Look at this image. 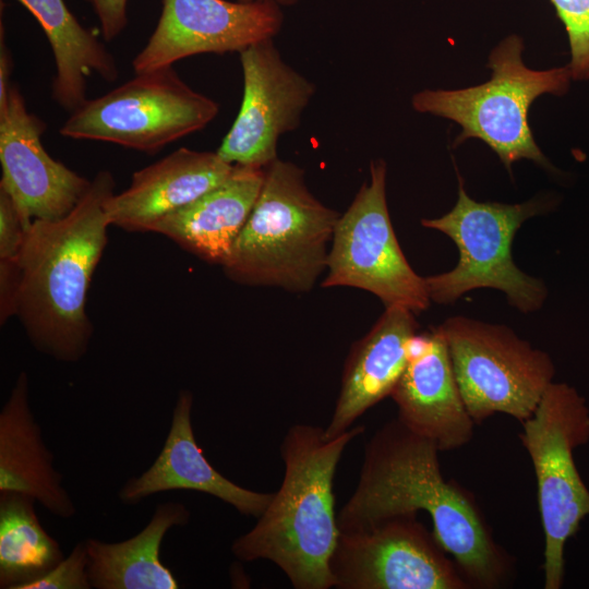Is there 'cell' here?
Instances as JSON below:
<instances>
[{
    "mask_svg": "<svg viewBox=\"0 0 589 589\" xmlns=\"http://www.w3.org/2000/svg\"><path fill=\"white\" fill-rule=\"evenodd\" d=\"M438 452L434 442L398 418L385 423L365 446L357 488L337 515L338 528L359 529L424 510L470 588L503 587L512 560L494 541L471 494L444 479Z\"/></svg>",
    "mask_w": 589,
    "mask_h": 589,
    "instance_id": "obj_1",
    "label": "cell"
},
{
    "mask_svg": "<svg viewBox=\"0 0 589 589\" xmlns=\"http://www.w3.org/2000/svg\"><path fill=\"white\" fill-rule=\"evenodd\" d=\"M113 189L111 172L100 170L67 216L25 230L16 315L35 348L60 361L80 360L93 335L86 296L107 243Z\"/></svg>",
    "mask_w": 589,
    "mask_h": 589,
    "instance_id": "obj_2",
    "label": "cell"
},
{
    "mask_svg": "<svg viewBox=\"0 0 589 589\" xmlns=\"http://www.w3.org/2000/svg\"><path fill=\"white\" fill-rule=\"evenodd\" d=\"M363 432L356 425L327 437L321 426L289 428L280 446L281 485L256 525L233 541L232 553L245 562L272 561L297 589L334 587L329 562L339 528L333 480L345 448Z\"/></svg>",
    "mask_w": 589,
    "mask_h": 589,
    "instance_id": "obj_3",
    "label": "cell"
},
{
    "mask_svg": "<svg viewBox=\"0 0 589 589\" xmlns=\"http://www.w3.org/2000/svg\"><path fill=\"white\" fill-rule=\"evenodd\" d=\"M339 216L310 192L300 167L277 158L221 267L241 285L308 292L326 271Z\"/></svg>",
    "mask_w": 589,
    "mask_h": 589,
    "instance_id": "obj_4",
    "label": "cell"
},
{
    "mask_svg": "<svg viewBox=\"0 0 589 589\" xmlns=\"http://www.w3.org/2000/svg\"><path fill=\"white\" fill-rule=\"evenodd\" d=\"M524 41L517 35L503 39L490 53L491 79L461 89H425L413 95L416 111L456 122L461 128L454 146L468 139L484 142L507 171L520 159L546 169L550 161L537 145L528 122L529 109L541 95H562L572 79L568 65L538 71L522 60Z\"/></svg>",
    "mask_w": 589,
    "mask_h": 589,
    "instance_id": "obj_5",
    "label": "cell"
},
{
    "mask_svg": "<svg viewBox=\"0 0 589 589\" xmlns=\"http://www.w3.org/2000/svg\"><path fill=\"white\" fill-rule=\"evenodd\" d=\"M542 199L519 204L477 202L459 178L454 207L438 218L421 225L448 236L456 244L457 265L445 273L425 277L431 301L455 302L467 291L493 288L503 291L520 312L539 310L548 294L543 281L524 273L514 263L512 244L517 230L529 218L548 209Z\"/></svg>",
    "mask_w": 589,
    "mask_h": 589,
    "instance_id": "obj_6",
    "label": "cell"
},
{
    "mask_svg": "<svg viewBox=\"0 0 589 589\" xmlns=\"http://www.w3.org/2000/svg\"><path fill=\"white\" fill-rule=\"evenodd\" d=\"M519 438L534 469L544 533V588L560 589L564 550L589 516V490L576 468L574 450L589 441V409L566 383H551Z\"/></svg>",
    "mask_w": 589,
    "mask_h": 589,
    "instance_id": "obj_7",
    "label": "cell"
},
{
    "mask_svg": "<svg viewBox=\"0 0 589 589\" xmlns=\"http://www.w3.org/2000/svg\"><path fill=\"white\" fill-rule=\"evenodd\" d=\"M219 111L172 67L135 73L110 92L87 99L59 132L73 140L112 143L147 154L204 129Z\"/></svg>",
    "mask_w": 589,
    "mask_h": 589,
    "instance_id": "obj_8",
    "label": "cell"
},
{
    "mask_svg": "<svg viewBox=\"0 0 589 589\" xmlns=\"http://www.w3.org/2000/svg\"><path fill=\"white\" fill-rule=\"evenodd\" d=\"M438 328L476 424L497 412L520 423L533 413L555 372L546 352L505 325L454 316Z\"/></svg>",
    "mask_w": 589,
    "mask_h": 589,
    "instance_id": "obj_9",
    "label": "cell"
},
{
    "mask_svg": "<svg viewBox=\"0 0 589 589\" xmlns=\"http://www.w3.org/2000/svg\"><path fill=\"white\" fill-rule=\"evenodd\" d=\"M322 287H353L375 294L385 308L400 305L416 315L431 303L425 277L408 263L396 238L386 202V164L370 165L348 209L339 216Z\"/></svg>",
    "mask_w": 589,
    "mask_h": 589,
    "instance_id": "obj_10",
    "label": "cell"
},
{
    "mask_svg": "<svg viewBox=\"0 0 589 589\" xmlns=\"http://www.w3.org/2000/svg\"><path fill=\"white\" fill-rule=\"evenodd\" d=\"M329 568L334 587L339 589L470 588L417 514L339 530Z\"/></svg>",
    "mask_w": 589,
    "mask_h": 589,
    "instance_id": "obj_11",
    "label": "cell"
},
{
    "mask_svg": "<svg viewBox=\"0 0 589 589\" xmlns=\"http://www.w3.org/2000/svg\"><path fill=\"white\" fill-rule=\"evenodd\" d=\"M239 53L242 104L217 153L231 165L266 168L277 159L280 135L299 125L315 87L281 59L273 39Z\"/></svg>",
    "mask_w": 589,
    "mask_h": 589,
    "instance_id": "obj_12",
    "label": "cell"
},
{
    "mask_svg": "<svg viewBox=\"0 0 589 589\" xmlns=\"http://www.w3.org/2000/svg\"><path fill=\"white\" fill-rule=\"evenodd\" d=\"M283 21L279 4L272 1L163 0L157 25L132 67L140 73L195 55L241 52L273 39Z\"/></svg>",
    "mask_w": 589,
    "mask_h": 589,
    "instance_id": "obj_13",
    "label": "cell"
},
{
    "mask_svg": "<svg viewBox=\"0 0 589 589\" xmlns=\"http://www.w3.org/2000/svg\"><path fill=\"white\" fill-rule=\"evenodd\" d=\"M46 123L27 109L11 85L0 106V189L13 201L25 229L36 219L67 216L88 191V180L53 159L44 148Z\"/></svg>",
    "mask_w": 589,
    "mask_h": 589,
    "instance_id": "obj_14",
    "label": "cell"
},
{
    "mask_svg": "<svg viewBox=\"0 0 589 589\" xmlns=\"http://www.w3.org/2000/svg\"><path fill=\"white\" fill-rule=\"evenodd\" d=\"M407 364L390 397L398 419L440 450L462 447L473 436L470 417L457 385L446 340L438 328L417 333L407 346Z\"/></svg>",
    "mask_w": 589,
    "mask_h": 589,
    "instance_id": "obj_15",
    "label": "cell"
},
{
    "mask_svg": "<svg viewBox=\"0 0 589 589\" xmlns=\"http://www.w3.org/2000/svg\"><path fill=\"white\" fill-rule=\"evenodd\" d=\"M192 405V393L181 390L158 457L140 477L125 482L119 492L120 500L134 505L155 493L191 490L213 495L242 515L260 517L271 503L273 493L242 488L225 478L208 462L194 437Z\"/></svg>",
    "mask_w": 589,
    "mask_h": 589,
    "instance_id": "obj_16",
    "label": "cell"
},
{
    "mask_svg": "<svg viewBox=\"0 0 589 589\" xmlns=\"http://www.w3.org/2000/svg\"><path fill=\"white\" fill-rule=\"evenodd\" d=\"M233 165L217 152L185 147L133 173L131 184L106 202L110 225L149 231L163 217L184 207L221 183Z\"/></svg>",
    "mask_w": 589,
    "mask_h": 589,
    "instance_id": "obj_17",
    "label": "cell"
},
{
    "mask_svg": "<svg viewBox=\"0 0 589 589\" xmlns=\"http://www.w3.org/2000/svg\"><path fill=\"white\" fill-rule=\"evenodd\" d=\"M418 328L412 311L393 305L353 344L332 419L324 429L327 437L346 432L369 408L390 396L408 361V341Z\"/></svg>",
    "mask_w": 589,
    "mask_h": 589,
    "instance_id": "obj_18",
    "label": "cell"
},
{
    "mask_svg": "<svg viewBox=\"0 0 589 589\" xmlns=\"http://www.w3.org/2000/svg\"><path fill=\"white\" fill-rule=\"evenodd\" d=\"M265 168L233 165L231 173L184 207L156 221L160 233L201 260L221 265L260 195Z\"/></svg>",
    "mask_w": 589,
    "mask_h": 589,
    "instance_id": "obj_19",
    "label": "cell"
},
{
    "mask_svg": "<svg viewBox=\"0 0 589 589\" xmlns=\"http://www.w3.org/2000/svg\"><path fill=\"white\" fill-rule=\"evenodd\" d=\"M52 458L29 408L28 380L22 372L0 412V493L25 494L58 517L74 516Z\"/></svg>",
    "mask_w": 589,
    "mask_h": 589,
    "instance_id": "obj_20",
    "label": "cell"
},
{
    "mask_svg": "<svg viewBox=\"0 0 589 589\" xmlns=\"http://www.w3.org/2000/svg\"><path fill=\"white\" fill-rule=\"evenodd\" d=\"M43 28L55 59L53 100L70 113L86 100L87 77L96 73L113 82L119 70L113 56L96 34L84 27L64 0H16Z\"/></svg>",
    "mask_w": 589,
    "mask_h": 589,
    "instance_id": "obj_21",
    "label": "cell"
},
{
    "mask_svg": "<svg viewBox=\"0 0 589 589\" xmlns=\"http://www.w3.org/2000/svg\"><path fill=\"white\" fill-rule=\"evenodd\" d=\"M189 519L183 504L167 502L157 505L146 527L128 540H86L92 588L178 589L173 574L161 563L160 545L168 530L187 525Z\"/></svg>",
    "mask_w": 589,
    "mask_h": 589,
    "instance_id": "obj_22",
    "label": "cell"
},
{
    "mask_svg": "<svg viewBox=\"0 0 589 589\" xmlns=\"http://www.w3.org/2000/svg\"><path fill=\"white\" fill-rule=\"evenodd\" d=\"M32 496L0 493V588L22 589L53 568L63 554L40 525Z\"/></svg>",
    "mask_w": 589,
    "mask_h": 589,
    "instance_id": "obj_23",
    "label": "cell"
},
{
    "mask_svg": "<svg viewBox=\"0 0 589 589\" xmlns=\"http://www.w3.org/2000/svg\"><path fill=\"white\" fill-rule=\"evenodd\" d=\"M563 22L569 43L567 64L573 80L589 79V0H550Z\"/></svg>",
    "mask_w": 589,
    "mask_h": 589,
    "instance_id": "obj_24",
    "label": "cell"
},
{
    "mask_svg": "<svg viewBox=\"0 0 589 589\" xmlns=\"http://www.w3.org/2000/svg\"><path fill=\"white\" fill-rule=\"evenodd\" d=\"M88 554L84 542H79L41 578L26 584L22 589H89Z\"/></svg>",
    "mask_w": 589,
    "mask_h": 589,
    "instance_id": "obj_25",
    "label": "cell"
},
{
    "mask_svg": "<svg viewBox=\"0 0 589 589\" xmlns=\"http://www.w3.org/2000/svg\"><path fill=\"white\" fill-rule=\"evenodd\" d=\"M25 230L13 201L0 189V261H19Z\"/></svg>",
    "mask_w": 589,
    "mask_h": 589,
    "instance_id": "obj_26",
    "label": "cell"
},
{
    "mask_svg": "<svg viewBox=\"0 0 589 589\" xmlns=\"http://www.w3.org/2000/svg\"><path fill=\"white\" fill-rule=\"evenodd\" d=\"M93 9L106 41L118 37L127 27L128 0H84Z\"/></svg>",
    "mask_w": 589,
    "mask_h": 589,
    "instance_id": "obj_27",
    "label": "cell"
},
{
    "mask_svg": "<svg viewBox=\"0 0 589 589\" xmlns=\"http://www.w3.org/2000/svg\"><path fill=\"white\" fill-rule=\"evenodd\" d=\"M3 22L1 21V31H0V106H2L9 95L11 84L9 82L10 74L12 71V58L10 51L5 44V38L3 37Z\"/></svg>",
    "mask_w": 589,
    "mask_h": 589,
    "instance_id": "obj_28",
    "label": "cell"
},
{
    "mask_svg": "<svg viewBox=\"0 0 589 589\" xmlns=\"http://www.w3.org/2000/svg\"><path fill=\"white\" fill-rule=\"evenodd\" d=\"M237 1L244 2V3L254 2V1H272L277 4L291 5V4L297 3L299 0H237Z\"/></svg>",
    "mask_w": 589,
    "mask_h": 589,
    "instance_id": "obj_29",
    "label": "cell"
}]
</instances>
